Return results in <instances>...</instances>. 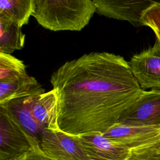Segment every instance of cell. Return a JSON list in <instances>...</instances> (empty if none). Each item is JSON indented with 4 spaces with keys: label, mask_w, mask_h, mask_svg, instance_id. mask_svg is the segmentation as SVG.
<instances>
[{
    "label": "cell",
    "mask_w": 160,
    "mask_h": 160,
    "mask_svg": "<svg viewBox=\"0 0 160 160\" xmlns=\"http://www.w3.org/2000/svg\"><path fill=\"white\" fill-rule=\"evenodd\" d=\"M96 12L109 18L127 21L136 26L142 25L143 12L154 1L138 0H93Z\"/></svg>",
    "instance_id": "52a82bcc"
},
{
    "label": "cell",
    "mask_w": 160,
    "mask_h": 160,
    "mask_svg": "<svg viewBox=\"0 0 160 160\" xmlns=\"http://www.w3.org/2000/svg\"><path fill=\"white\" fill-rule=\"evenodd\" d=\"M117 124L160 129V90H144L121 114Z\"/></svg>",
    "instance_id": "277c9868"
},
{
    "label": "cell",
    "mask_w": 160,
    "mask_h": 160,
    "mask_svg": "<svg viewBox=\"0 0 160 160\" xmlns=\"http://www.w3.org/2000/svg\"><path fill=\"white\" fill-rule=\"evenodd\" d=\"M9 160H51L42 152L40 145L36 146L29 151Z\"/></svg>",
    "instance_id": "ac0fdd59"
},
{
    "label": "cell",
    "mask_w": 160,
    "mask_h": 160,
    "mask_svg": "<svg viewBox=\"0 0 160 160\" xmlns=\"http://www.w3.org/2000/svg\"><path fill=\"white\" fill-rule=\"evenodd\" d=\"M23 62L11 55L0 52V82L10 81L27 75Z\"/></svg>",
    "instance_id": "9a60e30c"
},
{
    "label": "cell",
    "mask_w": 160,
    "mask_h": 160,
    "mask_svg": "<svg viewBox=\"0 0 160 160\" xmlns=\"http://www.w3.org/2000/svg\"><path fill=\"white\" fill-rule=\"evenodd\" d=\"M34 0H1L0 16L22 28L32 16Z\"/></svg>",
    "instance_id": "5bb4252c"
},
{
    "label": "cell",
    "mask_w": 160,
    "mask_h": 160,
    "mask_svg": "<svg viewBox=\"0 0 160 160\" xmlns=\"http://www.w3.org/2000/svg\"><path fill=\"white\" fill-rule=\"evenodd\" d=\"M50 82L59 98V129L72 136L106 133L144 91L128 62L108 52L66 62Z\"/></svg>",
    "instance_id": "6da1fadb"
},
{
    "label": "cell",
    "mask_w": 160,
    "mask_h": 160,
    "mask_svg": "<svg viewBox=\"0 0 160 160\" xmlns=\"http://www.w3.org/2000/svg\"><path fill=\"white\" fill-rule=\"evenodd\" d=\"M104 135L131 151L154 144L160 140V129L116 124Z\"/></svg>",
    "instance_id": "9c48e42d"
},
{
    "label": "cell",
    "mask_w": 160,
    "mask_h": 160,
    "mask_svg": "<svg viewBox=\"0 0 160 160\" xmlns=\"http://www.w3.org/2000/svg\"><path fill=\"white\" fill-rule=\"evenodd\" d=\"M88 160H126L130 150L112 141L104 134L76 136Z\"/></svg>",
    "instance_id": "ba28073f"
},
{
    "label": "cell",
    "mask_w": 160,
    "mask_h": 160,
    "mask_svg": "<svg viewBox=\"0 0 160 160\" xmlns=\"http://www.w3.org/2000/svg\"><path fill=\"white\" fill-rule=\"evenodd\" d=\"M45 92L38 81L28 74L10 81L0 82V106L11 101Z\"/></svg>",
    "instance_id": "8fae6325"
},
{
    "label": "cell",
    "mask_w": 160,
    "mask_h": 160,
    "mask_svg": "<svg viewBox=\"0 0 160 160\" xmlns=\"http://www.w3.org/2000/svg\"><path fill=\"white\" fill-rule=\"evenodd\" d=\"M24 42L25 34L21 27L0 16V52L11 54L15 50H20Z\"/></svg>",
    "instance_id": "4fadbf2b"
},
{
    "label": "cell",
    "mask_w": 160,
    "mask_h": 160,
    "mask_svg": "<svg viewBox=\"0 0 160 160\" xmlns=\"http://www.w3.org/2000/svg\"><path fill=\"white\" fill-rule=\"evenodd\" d=\"M36 96V95H35ZM28 96L11 101L5 105L18 123L34 139L40 141L44 129L36 119L31 110L32 97Z\"/></svg>",
    "instance_id": "7c38bea8"
},
{
    "label": "cell",
    "mask_w": 160,
    "mask_h": 160,
    "mask_svg": "<svg viewBox=\"0 0 160 160\" xmlns=\"http://www.w3.org/2000/svg\"><path fill=\"white\" fill-rule=\"evenodd\" d=\"M40 145L18 123L7 106H0V160H9Z\"/></svg>",
    "instance_id": "3957f363"
},
{
    "label": "cell",
    "mask_w": 160,
    "mask_h": 160,
    "mask_svg": "<svg viewBox=\"0 0 160 160\" xmlns=\"http://www.w3.org/2000/svg\"><path fill=\"white\" fill-rule=\"evenodd\" d=\"M158 2H159V3H160V1H158Z\"/></svg>",
    "instance_id": "ffe728a7"
},
{
    "label": "cell",
    "mask_w": 160,
    "mask_h": 160,
    "mask_svg": "<svg viewBox=\"0 0 160 160\" xmlns=\"http://www.w3.org/2000/svg\"><path fill=\"white\" fill-rule=\"evenodd\" d=\"M131 71L142 90H160V43L133 55L128 62Z\"/></svg>",
    "instance_id": "8992f818"
},
{
    "label": "cell",
    "mask_w": 160,
    "mask_h": 160,
    "mask_svg": "<svg viewBox=\"0 0 160 160\" xmlns=\"http://www.w3.org/2000/svg\"><path fill=\"white\" fill-rule=\"evenodd\" d=\"M95 12L93 0H34L32 16L51 31H79L88 24Z\"/></svg>",
    "instance_id": "7a4b0ae2"
},
{
    "label": "cell",
    "mask_w": 160,
    "mask_h": 160,
    "mask_svg": "<svg viewBox=\"0 0 160 160\" xmlns=\"http://www.w3.org/2000/svg\"><path fill=\"white\" fill-rule=\"evenodd\" d=\"M159 154H160V140L158 141L157 142H156L154 144H151Z\"/></svg>",
    "instance_id": "d6986e66"
},
{
    "label": "cell",
    "mask_w": 160,
    "mask_h": 160,
    "mask_svg": "<svg viewBox=\"0 0 160 160\" xmlns=\"http://www.w3.org/2000/svg\"><path fill=\"white\" fill-rule=\"evenodd\" d=\"M59 98L56 89L32 97L31 110L38 122L44 128L59 129L58 126Z\"/></svg>",
    "instance_id": "30bf717a"
},
{
    "label": "cell",
    "mask_w": 160,
    "mask_h": 160,
    "mask_svg": "<svg viewBox=\"0 0 160 160\" xmlns=\"http://www.w3.org/2000/svg\"><path fill=\"white\" fill-rule=\"evenodd\" d=\"M39 144L42 152L51 160H88L78 137L60 129L44 128Z\"/></svg>",
    "instance_id": "5b68a950"
},
{
    "label": "cell",
    "mask_w": 160,
    "mask_h": 160,
    "mask_svg": "<svg viewBox=\"0 0 160 160\" xmlns=\"http://www.w3.org/2000/svg\"><path fill=\"white\" fill-rule=\"evenodd\" d=\"M126 160H160V154L150 144L131 150Z\"/></svg>",
    "instance_id": "e0dca14e"
},
{
    "label": "cell",
    "mask_w": 160,
    "mask_h": 160,
    "mask_svg": "<svg viewBox=\"0 0 160 160\" xmlns=\"http://www.w3.org/2000/svg\"><path fill=\"white\" fill-rule=\"evenodd\" d=\"M142 26L150 28L154 32L156 41L160 43V3L154 1L142 14L141 18Z\"/></svg>",
    "instance_id": "2e32d148"
}]
</instances>
